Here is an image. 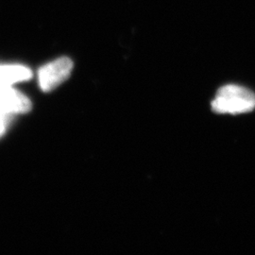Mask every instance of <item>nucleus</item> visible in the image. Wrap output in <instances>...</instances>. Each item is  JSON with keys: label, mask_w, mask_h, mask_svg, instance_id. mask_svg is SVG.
Segmentation results:
<instances>
[{"label": "nucleus", "mask_w": 255, "mask_h": 255, "mask_svg": "<svg viewBox=\"0 0 255 255\" xmlns=\"http://www.w3.org/2000/svg\"><path fill=\"white\" fill-rule=\"evenodd\" d=\"M9 123V117L0 112V137L3 136Z\"/></svg>", "instance_id": "obj_5"}, {"label": "nucleus", "mask_w": 255, "mask_h": 255, "mask_svg": "<svg viewBox=\"0 0 255 255\" xmlns=\"http://www.w3.org/2000/svg\"><path fill=\"white\" fill-rule=\"evenodd\" d=\"M73 62L62 57L42 66L38 71V83L43 92H51L63 84L71 75Z\"/></svg>", "instance_id": "obj_2"}, {"label": "nucleus", "mask_w": 255, "mask_h": 255, "mask_svg": "<svg viewBox=\"0 0 255 255\" xmlns=\"http://www.w3.org/2000/svg\"><path fill=\"white\" fill-rule=\"evenodd\" d=\"M32 108L29 99L12 86L0 88V112L6 116L27 114Z\"/></svg>", "instance_id": "obj_3"}, {"label": "nucleus", "mask_w": 255, "mask_h": 255, "mask_svg": "<svg viewBox=\"0 0 255 255\" xmlns=\"http://www.w3.org/2000/svg\"><path fill=\"white\" fill-rule=\"evenodd\" d=\"M211 106L217 114L250 113L255 109V94L245 87L229 84L219 89Z\"/></svg>", "instance_id": "obj_1"}, {"label": "nucleus", "mask_w": 255, "mask_h": 255, "mask_svg": "<svg viewBox=\"0 0 255 255\" xmlns=\"http://www.w3.org/2000/svg\"><path fill=\"white\" fill-rule=\"evenodd\" d=\"M31 70L21 64H0V88L31 79Z\"/></svg>", "instance_id": "obj_4"}]
</instances>
